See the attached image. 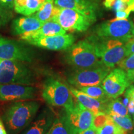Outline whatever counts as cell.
<instances>
[{
	"mask_svg": "<svg viewBox=\"0 0 134 134\" xmlns=\"http://www.w3.org/2000/svg\"><path fill=\"white\" fill-rule=\"evenodd\" d=\"M38 90L31 85L6 84L0 85V100L15 101L32 99L36 97Z\"/></svg>",
	"mask_w": 134,
	"mask_h": 134,
	"instance_id": "7c38bea8",
	"label": "cell"
},
{
	"mask_svg": "<svg viewBox=\"0 0 134 134\" xmlns=\"http://www.w3.org/2000/svg\"><path fill=\"white\" fill-rule=\"evenodd\" d=\"M127 76L128 78L129 81L130 85L134 83V70L127 72Z\"/></svg>",
	"mask_w": 134,
	"mask_h": 134,
	"instance_id": "1f68e13d",
	"label": "cell"
},
{
	"mask_svg": "<svg viewBox=\"0 0 134 134\" xmlns=\"http://www.w3.org/2000/svg\"><path fill=\"white\" fill-rule=\"evenodd\" d=\"M46 0H14V9L18 14L30 16L36 13Z\"/></svg>",
	"mask_w": 134,
	"mask_h": 134,
	"instance_id": "d6986e66",
	"label": "cell"
},
{
	"mask_svg": "<svg viewBox=\"0 0 134 134\" xmlns=\"http://www.w3.org/2000/svg\"><path fill=\"white\" fill-rule=\"evenodd\" d=\"M105 8L114 10L115 12L124 11L129 16L134 11V0H104Z\"/></svg>",
	"mask_w": 134,
	"mask_h": 134,
	"instance_id": "7402d4cb",
	"label": "cell"
},
{
	"mask_svg": "<svg viewBox=\"0 0 134 134\" xmlns=\"http://www.w3.org/2000/svg\"><path fill=\"white\" fill-rule=\"evenodd\" d=\"M43 23L40 21L34 15L24 16L14 19L12 23V32L16 36H21L25 33L36 31Z\"/></svg>",
	"mask_w": 134,
	"mask_h": 134,
	"instance_id": "ac0fdd59",
	"label": "cell"
},
{
	"mask_svg": "<svg viewBox=\"0 0 134 134\" xmlns=\"http://www.w3.org/2000/svg\"><path fill=\"white\" fill-rule=\"evenodd\" d=\"M40 108V104L35 100H19L8 106L2 116L6 129L9 134H18L26 129Z\"/></svg>",
	"mask_w": 134,
	"mask_h": 134,
	"instance_id": "6da1fadb",
	"label": "cell"
},
{
	"mask_svg": "<svg viewBox=\"0 0 134 134\" xmlns=\"http://www.w3.org/2000/svg\"><path fill=\"white\" fill-rule=\"evenodd\" d=\"M37 81L36 71L28 63L3 59L0 62V85L21 84L32 86Z\"/></svg>",
	"mask_w": 134,
	"mask_h": 134,
	"instance_id": "7a4b0ae2",
	"label": "cell"
},
{
	"mask_svg": "<svg viewBox=\"0 0 134 134\" xmlns=\"http://www.w3.org/2000/svg\"><path fill=\"white\" fill-rule=\"evenodd\" d=\"M112 120L115 124L121 127L127 132L133 130L134 125L131 117L130 116H119V115H110Z\"/></svg>",
	"mask_w": 134,
	"mask_h": 134,
	"instance_id": "d4e9b609",
	"label": "cell"
},
{
	"mask_svg": "<svg viewBox=\"0 0 134 134\" xmlns=\"http://www.w3.org/2000/svg\"><path fill=\"white\" fill-rule=\"evenodd\" d=\"M117 65L126 73L134 70V53L125 57Z\"/></svg>",
	"mask_w": 134,
	"mask_h": 134,
	"instance_id": "83f0119b",
	"label": "cell"
},
{
	"mask_svg": "<svg viewBox=\"0 0 134 134\" xmlns=\"http://www.w3.org/2000/svg\"><path fill=\"white\" fill-rule=\"evenodd\" d=\"M132 116H133V121H134V114L133 115H132Z\"/></svg>",
	"mask_w": 134,
	"mask_h": 134,
	"instance_id": "d590c367",
	"label": "cell"
},
{
	"mask_svg": "<svg viewBox=\"0 0 134 134\" xmlns=\"http://www.w3.org/2000/svg\"><path fill=\"white\" fill-rule=\"evenodd\" d=\"M133 38V39H134V37H133V38Z\"/></svg>",
	"mask_w": 134,
	"mask_h": 134,
	"instance_id": "8d00e7d4",
	"label": "cell"
},
{
	"mask_svg": "<svg viewBox=\"0 0 134 134\" xmlns=\"http://www.w3.org/2000/svg\"><path fill=\"white\" fill-rule=\"evenodd\" d=\"M64 110L67 122L76 134L91 127L94 114L78 102L73 108Z\"/></svg>",
	"mask_w": 134,
	"mask_h": 134,
	"instance_id": "8fae6325",
	"label": "cell"
},
{
	"mask_svg": "<svg viewBox=\"0 0 134 134\" xmlns=\"http://www.w3.org/2000/svg\"><path fill=\"white\" fill-rule=\"evenodd\" d=\"M54 119L52 110L46 108L25 129L22 134H46Z\"/></svg>",
	"mask_w": 134,
	"mask_h": 134,
	"instance_id": "9a60e30c",
	"label": "cell"
},
{
	"mask_svg": "<svg viewBox=\"0 0 134 134\" xmlns=\"http://www.w3.org/2000/svg\"><path fill=\"white\" fill-rule=\"evenodd\" d=\"M14 0H0V8L11 9L14 8Z\"/></svg>",
	"mask_w": 134,
	"mask_h": 134,
	"instance_id": "f546056e",
	"label": "cell"
},
{
	"mask_svg": "<svg viewBox=\"0 0 134 134\" xmlns=\"http://www.w3.org/2000/svg\"><path fill=\"white\" fill-rule=\"evenodd\" d=\"M130 85L126 72L120 68L110 71L100 84L110 99H115L122 95Z\"/></svg>",
	"mask_w": 134,
	"mask_h": 134,
	"instance_id": "30bf717a",
	"label": "cell"
},
{
	"mask_svg": "<svg viewBox=\"0 0 134 134\" xmlns=\"http://www.w3.org/2000/svg\"><path fill=\"white\" fill-rule=\"evenodd\" d=\"M66 31L58 23L54 21H49L43 24L39 29L31 32L25 33L19 36L22 41L25 42L43 37L65 34Z\"/></svg>",
	"mask_w": 134,
	"mask_h": 134,
	"instance_id": "2e32d148",
	"label": "cell"
},
{
	"mask_svg": "<svg viewBox=\"0 0 134 134\" xmlns=\"http://www.w3.org/2000/svg\"><path fill=\"white\" fill-rule=\"evenodd\" d=\"M105 113L109 115H119V116H130L128 109L120 99H112L107 104Z\"/></svg>",
	"mask_w": 134,
	"mask_h": 134,
	"instance_id": "603a6c76",
	"label": "cell"
},
{
	"mask_svg": "<svg viewBox=\"0 0 134 134\" xmlns=\"http://www.w3.org/2000/svg\"><path fill=\"white\" fill-rule=\"evenodd\" d=\"M42 96L48 104L52 106L63 107L65 109L73 108V94L70 87L60 80L50 77L43 84Z\"/></svg>",
	"mask_w": 134,
	"mask_h": 134,
	"instance_id": "5b68a950",
	"label": "cell"
},
{
	"mask_svg": "<svg viewBox=\"0 0 134 134\" xmlns=\"http://www.w3.org/2000/svg\"><path fill=\"white\" fill-rule=\"evenodd\" d=\"M70 90L73 96L76 98L77 102L83 105L84 108L93 112L94 115L99 112L105 113L107 104L109 102L106 103L92 98L78 88L70 87Z\"/></svg>",
	"mask_w": 134,
	"mask_h": 134,
	"instance_id": "e0dca14e",
	"label": "cell"
},
{
	"mask_svg": "<svg viewBox=\"0 0 134 134\" xmlns=\"http://www.w3.org/2000/svg\"><path fill=\"white\" fill-rule=\"evenodd\" d=\"M54 3L58 7L73 9L96 21L97 4L91 0H54Z\"/></svg>",
	"mask_w": 134,
	"mask_h": 134,
	"instance_id": "5bb4252c",
	"label": "cell"
},
{
	"mask_svg": "<svg viewBox=\"0 0 134 134\" xmlns=\"http://www.w3.org/2000/svg\"><path fill=\"white\" fill-rule=\"evenodd\" d=\"M88 38L94 45L97 56L108 68H114L126 57L125 43L121 41L100 38L95 35Z\"/></svg>",
	"mask_w": 134,
	"mask_h": 134,
	"instance_id": "277c9868",
	"label": "cell"
},
{
	"mask_svg": "<svg viewBox=\"0 0 134 134\" xmlns=\"http://www.w3.org/2000/svg\"><path fill=\"white\" fill-rule=\"evenodd\" d=\"M57 6H55L54 0H46L41 8L35 13L34 15L40 21L43 23L52 21L56 14Z\"/></svg>",
	"mask_w": 134,
	"mask_h": 134,
	"instance_id": "44dd1931",
	"label": "cell"
},
{
	"mask_svg": "<svg viewBox=\"0 0 134 134\" xmlns=\"http://www.w3.org/2000/svg\"><path fill=\"white\" fill-rule=\"evenodd\" d=\"M125 96L129 100H131L134 103V85H130L126 89L125 93Z\"/></svg>",
	"mask_w": 134,
	"mask_h": 134,
	"instance_id": "4dcf8cb0",
	"label": "cell"
},
{
	"mask_svg": "<svg viewBox=\"0 0 134 134\" xmlns=\"http://www.w3.org/2000/svg\"><path fill=\"white\" fill-rule=\"evenodd\" d=\"M133 134H134V132H133Z\"/></svg>",
	"mask_w": 134,
	"mask_h": 134,
	"instance_id": "74e56055",
	"label": "cell"
},
{
	"mask_svg": "<svg viewBox=\"0 0 134 134\" xmlns=\"http://www.w3.org/2000/svg\"><path fill=\"white\" fill-rule=\"evenodd\" d=\"M35 55L31 48L14 40L0 36V58L31 63Z\"/></svg>",
	"mask_w": 134,
	"mask_h": 134,
	"instance_id": "9c48e42d",
	"label": "cell"
},
{
	"mask_svg": "<svg viewBox=\"0 0 134 134\" xmlns=\"http://www.w3.org/2000/svg\"><path fill=\"white\" fill-rule=\"evenodd\" d=\"M125 55L127 56L134 53V39L131 38L125 43Z\"/></svg>",
	"mask_w": 134,
	"mask_h": 134,
	"instance_id": "f1b7e54d",
	"label": "cell"
},
{
	"mask_svg": "<svg viewBox=\"0 0 134 134\" xmlns=\"http://www.w3.org/2000/svg\"><path fill=\"white\" fill-rule=\"evenodd\" d=\"M80 91L85 93L88 96L92 97V98L96 99L103 102H109L110 99L109 97L107 96L105 91L100 86V85L98 86H90L85 87H80L78 88Z\"/></svg>",
	"mask_w": 134,
	"mask_h": 134,
	"instance_id": "cb8c5ba5",
	"label": "cell"
},
{
	"mask_svg": "<svg viewBox=\"0 0 134 134\" xmlns=\"http://www.w3.org/2000/svg\"><path fill=\"white\" fill-rule=\"evenodd\" d=\"M110 121H112V119L109 115L104 112H99L94 115L91 127L97 130Z\"/></svg>",
	"mask_w": 134,
	"mask_h": 134,
	"instance_id": "484cf974",
	"label": "cell"
},
{
	"mask_svg": "<svg viewBox=\"0 0 134 134\" xmlns=\"http://www.w3.org/2000/svg\"><path fill=\"white\" fill-rule=\"evenodd\" d=\"M78 134H97V132L96 130L91 127V128L79 132Z\"/></svg>",
	"mask_w": 134,
	"mask_h": 134,
	"instance_id": "d6a6232c",
	"label": "cell"
},
{
	"mask_svg": "<svg viewBox=\"0 0 134 134\" xmlns=\"http://www.w3.org/2000/svg\"><path fill=\"white\" fill-rule=\"evenodd\" d=\"M52 21L58 23L66 31L83 32L88 30L94 21L75 10L57 6Z\"/></svg>",
	"mask_w": 134,
	"mask_h": 134,
	"instance_id": "ba28073f",
	"label": "cell"
},
{
	"mask_svg": "<svg viewBox=\"0 0 134 134\" xmlns=\"http://www.w3.org/2000/svg\"><path fill=\"white\" fill-rule=\"evenodd\" d=\"M0 134H7V130L4 124L3 120L0 118Z\"/></svg>",
	"mask_w": 134,
	"mask_h": 134,
	"instance_id": "836d02e7",
	"label": "cell"
},
{
	"mask_svg": "<svg viewBox=\"0 0 134 134\" xmlns=\"http://www.w3.org/2000/svg\"><path fill=\"white\" fill-rule=\"evenodd\" d=\"M46 134H76L67 122L63 113L54 119Z\"/></svg>",
	"mask_w": 134,
	"mask_h": 134,
	"instance_id": "ffe728a7",
	"label": "cell"
},
{
	"mask_svg": "<svg viewBox=\"0 0 134 134\" xmlns=\"http://www.w3.org/2000/svg\"><path fill=\"white\" fill-rule=\"evenodd\" d=\"M97 134H127L128 132L118 126L113 120L97 130Z\"/></svg>",
	"mask_w": 134,
	"mask_h": 134,
	"instance_id": "4316f807",
	"label": "cell"
},
{
	"mask_svg": "<svg viewBox=\"0 0 134 134\" xmlns=\"http://www.w3.org/2000/svg\"><path fill=\"white\" fill-rule=\"evenodd\" d=\"M75 36L70 34L55 35L40 37L27 42L32 46L46 48L50 50H66L68 49L75 41Z\"/></svg>",
	"mask_w": 134,
	"mask_h": 134,
	"instance_id": "4fadbf2b",
	"label": "cell"
},
{
	"mask_svg": "<svg viewBox=\"0 0 134 134\" xmlns=\"http://www.w3.org/2000/svg\"><path fill=\"white\" fill-rule=\"evenodd\" d=\"M65 62L76 69H86L104 65L97 56L93 43L89 39L73 43L67 49Z\"/></svg>",
	"mask_w": 134,
	"mask_h": 134,
	"instance_id": "3957f363",
	"label": "cell"
},
{
	"mask_svg": "<svg viewBox=\"0 0 134 134\" xmlns=\"http://www.w3.org/2000/svg\"><path fill=\"white\" fill-rule=\"evenodd\" d=\"M94 32L99 37L118 40L125 43L134 37V24L127 19L115 18L98 24Z\"/></svg>",
	"mask_w": 134,
	"mask_h": 134,
	"instance_id": "8992f818",
	"label": "cell"
},
{
	"mask_svg": "<svg viewBox=\"0 0 134 134\" xmlns=\"http://www.w3.org/2000/svg\"><path fill=\"white\" fill-rule=\"evenodd\" d=\"M1 24H2V20L1 19V18H0V27H1Z\"/></svg>",
	"mask_w": 134,
	"mask_h": 134,
	"instance_id": "e575fe53",
	"label": "cell"
},
{
	"mask_svg": "<svg viewBox=\"0 0 134 134\" xmlns=\"http://www.w3.org/2000/svg\"><path fill=\"white\" fill-rule=\"evenodd\" d=\"M110 68L104 65L86 69H76L67 76L70 85L77 88L80 87L100 85L105 77L110 72Z\"/></svg>",
	"mask_w": 134,
	"mask_h": 134,
	"instance_id": "52a82bcc",
	"label": "cell"
}]
</instances>
